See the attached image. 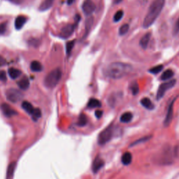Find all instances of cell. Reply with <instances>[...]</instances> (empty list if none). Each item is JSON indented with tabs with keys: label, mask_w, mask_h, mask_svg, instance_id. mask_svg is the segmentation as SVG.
Listing matches in <instances>:
<instances>
[{
	"label": "cell",
	"mask_w": 179,
	"mask_h": 179,
	"mask_svg": "<svg viewBox=\"0 0 179 179\" xmlns=\"http://www.w3.org/2000/svg\"><path fill=\"white\" fill-rule=\"evenodd\" d=\"M132 69V66L129 64L116 62L107 66L104 72L105 76L110 79H120L128 75Z\"/></svg>",
	"instance_id": "6da1fadb"
},
{
	"label": "cell",
	"mask_w": 179,
	"mask_h": 179,
	"mask_svg": "<svg viewBox=\"0 0 179 179\" xmlns=\"http://www.w3.org/2000/svg\"><path fill=\"white\" fill-rule=\"evenodd\" d=\"M165 0H155L150 6L143 22V27L148 28L154 23L163 9Z\"/></svg>",
	"instance_id": "7a4b0ae2"
},
{
	"label": "cell",
	"mask_w": 179,
	"mask_h": 179,
	"mask_svg": "<svg viewBox=\"0 0 179 179\" xmlns=\"http://www.w3.org/2000/svg\"><path fill=\"white\" fill-rule=\"evenodd\" d=\"M62 78V71L60 69H53L44 79V85L48 88H54L59 83Z\"/></svg>",
	"instance_id": "3957f363"
},
{
	"label": "cell",
	"mask_w": 179,
	"mask_h": 179,
	"mask_svg": "<svg viewBox=\"0 0 179 179\" xmlns=\"http://www.w3.org/2000/svg\"><path fill=\"white\" fill-rule=\"evenodd\" d=\"M174 156V150H173L170 147H167L164 149L161 153H159L156 160L158 163L161 164H169L173 162Z\"/></svg>",
	"instance_id": "277c9868"
},
{
	"label": "cell",
	"mask_w": 179,
	"mask_h": 179,
	"mask_svg": "<svg viewBox=\"0 0 179 179\" xmlns=\"http://www.w3.org/2000/svg\"><path fill=\"white\" fill-rule=\"evenodd\" d=\"M114 134V128L112 126L108 127L102 131L98 137V143L100 145H104L111 139Z\"/></svg>",
	"instance_id": "5b68a950"
},
{
	"label": "cell",
	"mask_w": 179,
	"mask_h": 179,
	"mask_svg": "<svg viewBox=\"0 0 179 179\" xmlns=\"http://www.w3.org/2000/svg\"><path fill=\"white\" fill-rule=\"evenodd\" d=\"M7 100L12 103H16L21 100L23 97V94L20 90L15 88H11L9 89L6 92Z\"/></svg>",
	"instance_id": "8992f818"
},
{
	"label": "cell",
	"mask_w": 179,
	"mask_h": 179,
	"mask_svg": "<svg viewBox=\"0 0 179 179\" xmlns=\"http://www.w3.org/2000/svg\"><path fill=\"white\" fill-rule=\"evenodd\" d=\"M176 80L174 79V80H171V81H166L165 83H162L161 85H160V87L157 90V100H160V99L163 97L164 94L166 93V92L174 87L175 84H176Z\"/></svg>",
	"instance_id": "52a82bcc"
},
{
	"label": "cell",
	"mask_w": 179,
	"mask_h": 179,
	"mask_svg": "<svg viewBox=\"0 0 179 179\" xmlns=\"http://www.w3.org/2000/svg\"><path fill=\"white\" fill-rule=\"evenodd\" d=\"M95 4L92 1V0H85L82 5V9L83 13L87 16H90L93 13L95 10Z\"/></svg>",
	"instance_id": "ba28073f"
},
{
	"label": "cell",
	"mask_w": 179,
	"mask_h": 179,
	"mask_svg": "<svg viewBox=\"0 0 179 179\" xmlns=\"http://www.w3.org/2000/svg\"><path fill=\"white\" fill-rule=\"evenodd\" d=\"M75 30V26L72 24H68L62 29L60 32V36L63 39L69 38L73 34Z\"/></svg>",
	"instance_id": "9c48e42d"
},
{
	"label": "cell",
	"mask_w": 179,
	"mask_h": 179,
	"mask_svg": "<svg viewBox=\"0 0 179 179\" xmlns=\"http://www.w3.org/2000/svg\"><path fill=\"white\" fill-rule=\"evenodd\" d=\"M175 100H176V99H174V100H173L172 102L170 103L169 106L168 107V111H167V113H166L165 119H164V124L166 127L169 126L172 120L173 114H174V104Z\"/></svg>",
	"instance_id": "30bf717a"
},
{
	"label": "cell",
	"mask_w": 179,
	"mask_h": 179,
	"mask_svg": "<svg viewBox=\"0 0 179 179\" xmlns=\"http://www.w3.org/2000/svg\"><path fill=\"white\" fill-rule=\"evenodd\" d=\"M1 110L4 114V115L7 117H11L17 114V112H16L15 110H13L11 107V106H9V105L7 104H1Z\"/></svg>",
	"instance_id": "8fae6325"
},
{
	"label": "cell",
	"mask_w": 179,
	"mask_h": 179,
	"mask_svg": "<svg viewBox=\"0 0 179 179\" xmlns=\"http://www.w3.org/2000/svg\"><path fill=\"white\" fill-rule=\"evenodd\" d=\"M104 160H103L102 158L100 157H96L95 160H94L93 164H92V171H93L94 173H97L99 171H100L101 169L103 167V166H104Z\"/></svg>",
	"instance_id": "7c38bea8"
},
{
	"label": "cell",
	"mask_w": 179,
	"mask_h": 179,
	"mask_svg": "<svg viewBox=\"0 0 179 179\" xmlns=\"http://www.w3.org/2000/svg\"><path fill=\"white\" fill-rule=\"evenodd\" d=\"M151 34L150 32L146 33V34L142 36L141 40H140L139 44L143 49H146L147 48L148 45H149V43L150 42V39H151Z\"/></svg>",
	"instance_id": "4fadbf2b"
},
{
	"label": "cell",
	"mask_w": 179,
	"mask_h": 179,
	"mask_svg": "<svg viewBox=\"0 0 179 179\" xmlns=\"http://www.w3.org/2000/svg\"><path fill=\"white\" fill-rule=\"evenodd\" d=\"M141 104L144 108H147L148 110H153L155 108L153 103L151 102V100L148 97H143L141 100Z\"/></svg>",
	"instance_id": "5bb4252c"
},
{
	"label": "cell",
	"mask_w": 179,
	"mask_h": 179,
	"mask_svg": "<svg viewBox=\"0 0 179 179\" xmlns=\"http://www.w3.org/2000/svg\"><path fill=\"white\" fill-rule=\"evenodd\" d=\"M27 21V18L23 16H19L16 18L15 20V27L17 30H20L22 29L24 25L25 24Z\"/></svg>",
	"instance_id": "9a60e30c"
},
{
	"label": "cell",
	"mask_w": 179,
	"mask_h": 179,
	"mask_svg": "<svg viewBox=\"0 0 179 179\" xmlns=\"http://www.w3.org/2000/svg\"><path fill=\"white\" fill-rule=\"evenodd\" d=\"M30 80L27 77H23L18 82V85L21 90H27L30 87Z\"/></svg>",
	"instance_id": "2e32d148"
},
{
	"label": "cell",
	"mask_w": 179,
	"mask_h": 179,
	"mask_svg": "<svg viewBox=\"0 0 179 179\" xmlns=\"http://www.w3.org/2000/svg\"><path fill=\"white\" fill-rule=\"evenodd\" d=\"M54 1L55 0H44V1L41 4L39 7V10L41 11H46V10H48L52 7Z\"/></svg>",
	"instance_id": "e0dca14e"
},
{
	"label": "cell",
	"mask_w": 179,
	"mask_h": 179,
	"mask_svg": "<svg viewBox=\"0 0 179 179\" xmlns=\"http://www.w3.org/2000/svg\"><path fill=\"white\" fill-rule=\"evenodd\" d=\"M121 161H122V163L124 165H129V164H131V161H132V155H131V154L129 152H126V153H125L123 155L122 158H121Z\"/></svg>",
	"instance_id": "ac0fdd59"
},
{
	"label": "cell",
	"mask_w": 179,
	"mask_h": 179,
	"mask_svg": "<svg viewBox=\"0 0 179 179\" xmlns=\"http://www.w3.org/2000/svg\"><path fill=\"white\" fill-rule=\"evenodd\" d=\"M30 69L34 72H40L43 70V66L39 61H33L30 65Z\"/></svg>",
	"instance_id": "d6986e66"
},
{
	"label": "cell",
	"mask_w": 179,
	"mask_h": 179,
	"mask_svg": "<svg viewBox=\"0 0 179 179\" xmlns=\"http://www.w3.org/2000/svg\"><path fill=\"white\" fill-rule=\"evenodd\" d=\"M133 118V114L131 112H125L122 114L120 116V120L121 123H128L131 122Z\"/></svg>",
	"instance_id": "ffe728a7"
},
{
	"label": "cell",
	"mask_w": 179,
	"mask_h": 179,
	"mask_svg": "<svg viewBox=\"0 0 179 179\" xmlns=\"http://www.w3.org/2000/svg\"><path fill=\"white\" fill-rule=\"evenodd\" d=\"M9 76L12 79H16L21 75V71L19 69H16V68H10L8 71Z\"/></svg>",
	"instance_id": "44dd1931"
},
{
	"label": "cell",
	"mask_w": 179,
	"mask_h": 179,
	"mask_svg": "<svg viewBox=\"0 0 179 179\" xmlns=\"http://www.w3.org/2000/svg\"><path fill=\"white\" fill-rule=\"evenodd\" d=\"M16 166V163L15 162H11V163L9 165V166H8L7 173V179H11L12 178V177H13V176L14 172H15Z\"/></svg>",
	"instance_id": "7402d4cb"
},
{
	"label": "cell",
	"mask_w": 179,
	"mask_h": 179,
	"mask_svg": "<svg viewBox=\"0 0 179 179\" xmlns=\"http://www.w3.org/2000/svg\"><path fill=\"white\" fill-rule=\"evenodd\" d=\"M22 107L27 113H28V114L30 115L32 114V113L34 110V106H32V104L29 102H27V101L22 102Z\"/></svg>",
	"instance_id": "603a6c76"
},
{
	"label": "cell",
	"mask_w": 179,
	"mask_h": 179,
	"mask_svg": "<svg viewBox=\"0 0 179 179\" xmlns=\"http://www.w3.org/2000/svg\"><path fill=\"white\" fill-rule=\"evenodd\" d=\"M121 97H122V96L120 95V94H113L108 97V103L110 105L114 106V105L116 104L117 100L118 101V100H120Z\"/></svg>",
	"instance_id": "cb8c5ba5"
},
{
	"label": "cell",
	"mask_w": 179,
	"mask_h": 179,
	"mask_svg": "<svg viewBox=\"0 0 179 179\" xmlns=\"http://www.w3.org/2000/svg\"><path fill=\"white\" fill-rule=\"evenodd\" d=\"M174 76V71L172 69H167L165 71H164L161 76V80L162 81H168L171 78L173 77Z\"/></svg>",
	"instance_id": "d4e9b609"
},
{
	"label": "cell",
	"mask_w": 179,
	"mask_h": 179,
	"mask_svg": "<svg viewBox=\"0 0 179 179\" xmlns=\"http://www.w3.org/2000/svg\"><path fill=\"white\" fill-rule=\"evenodd\" d=\"M101 106H102L101 102L98 100H97V99H91L88 104V108H99V107H100Z\"/></svg>",
	"instance_id": "484cf974"
},
{
	"label": "cell",
	"mask_w": 179,
	"mask_h": 179,
	"mask_svg": "<svg viewBox=\"0 0 179 179\" xmlns=\"http://www.w3.org/2000/svg\"><path fill=\"white\" fill-rule=\"evenodd\" d=\"M75 45V41H70L67 44V46H66V52H67V55H70L71 53V51H72V49L74 48Z\"/></svg>",
	"instance_id": "4316f807"
},
{
	"label": "cell",
	"mask_w": 179,
	"mask_h": 179,
	"mask_svg": "<svg viewBox=\"0 0 179 179\" xmlns=\"http://www.w3.org/2000/svg\"><path fill=\"white\" fill-rule=\"evenodd\" d=\"M92 24H93V18L89 17L86 20L85 22V34H87L89 32L92 26Z\"/></svg>",
	"instance_id": "83f0119b"
},
{
	"label": "cell",
	"mask_w": 179,
	"mask_h": 179,
	"mask_svg": "<svg viewBox=\"0 0 179 179\" xmlns=\"http://www.w3.org/2000/svg\"><path fill=\"white\" fill-rule=\"evenodd\" d=\"M129 88H130L132 94H134V95L139 93V85H138L137 83H136V82H133V83L130 85V86H129Z\"/></svg>",
	"instance_id": "f1b7e54d"
},
{
	"label": "cell",
	"mask_w": 179,
	"mask_h": 179,
	"mask_svg": "<svg viewBox=\"0 0 179 179\" xmlns=\"http://www.w3.org/2000/svg\"><path fill=\"white\" fill-rule=\"evenodd\" d=\"M129 26L128 24L123 25L120 27V29H119V34L121 35V36H123V35L126 34L127 32L129 31Z\"/></svg>",
	"instance_id": "f546056e"
},
{
	"label": "cell",
	"mask_w": 179,
	"mask_h": 179,
	"mask_svg": "<svg viewBox=\"0 0 179 179\" xmlns=\"http://www.w3.org/2000/svg\"><path fill=\"white\" fill-rule=\"evenodd\" d=\"M163 65H162L155 66V67L152 68V69H149V72L153 74H159L163 69Z\"/></svg>",
	"instance_id": "4dcf8cb0"
},
{
	"label": "cell",
	"mask_w": 179,
	"mask_h": 179,
	"mask_svg": "<svg viewBox=\"0 0 179 179\" xmlns=\"http://www.w3.org/2000/svg\"><path fill=\"white\" fill-rule=\"evenodd\" d=\"M86 123H87V118H86V116L84 114H81V116H80L79 121H78L77 123L78 125L80 127H83L85 126Z\"/></svg>",
	"instance_id": "1f68e13d"
},
{
	"label": "cell",
	"mask_w": 179,
	"mask_h": 179,
	"mask_svg": "<svg viewBox=\"0 0 179 179\" xmlns=\"http://www.w3.org/2000/svg\"><path fill=\"white\" fill-rule=\"evenodd\" d=\"M123 16H124V12H123L122 10L118 11L116 13H115V15L114 16V21L116 22H119L121 19H122Z\"/></svg>",
	"instance_id": "d6a6232c"
},
{
	"label": "cell",
	"mask_w": 179,
	"mask_h": 179,
	"mask_svg": "<svg viewBox=\"0 0 179 179\" xmlns=\"http://www.w3.org/2000/svg\"><path fill=\"white\" fill-rule=\"evenodd\" d=\"M32 116L34 120H37L38 118H39L41 116H42V111L39 108H34V111H33Z\"/></svg>",
	"instance_id": "836d02e7"
},
{
	"label": "cell",
	"mask_w": 179,
	"mask_h": 179,
	"mask_svg": "<svg viewBox=\"0 0 179 179\" xmlns=\"http://www.w3.org/2000/svg\"><path fill=\"white\" fill-rule=\"evenodd\" d=\"M151 138V136H147V137H144L141 138V139H140L139 140H137V141H136L135 142H134L132 144H131V146H136L137 144H139V143H144V142H146L147 141H149Z\"/></svg>",
	"instance_id": "e575fe53"
},
{
	"label": "cell",
	"mask_w": 179,
	"mask_h": 179,
	"mask_svg": "<svg viewBox=\"0 0 179 179\" xmlns=\"http://www.w3.org/2000/svg\"><path fill=\"white\" fill-rule=\"evenodd\" d=\"M7 22H2L1 24H0V34H4L7 31Z\"/></svg>",
	"instance_id": "d590c367"
},
{
	"label": "cell",
	"mask_w": 179,
	"mask_h": 179,
	"mask_svg": "<svg viewBox=\"0 0 179 179\" xmlns=\"http://www.w3.org/2000/svg\"><path fill=\"white\" fill-rule=\"evenodd\" d=\"M178 32H179V18H178V20H176V24H175L174 25V30H173V34L174 35H176Z\"/></svg>",
	"instance_id": "8d00e7d4"
},
{
	"label": "cell",
	"mask_w": 179,
	"mask_h": 179,
	"mask_svg": "<svg viewBox=\"0 0 179 179\" xmlns=\"http://www.w3.org/2000/svg\"><path fill=\"white\" fill-rule=\"evenodd\" d=\"M7 80V77L5 71H0V81H6Z\"/></svg>",
	"instance_id": "74e56055"
},
{
	"label": "cell",
	"mask_w": 179,
	"mask_h": 179,
	"mask_svg": "<svg viewBox=\"0 0 179 179\" xmlns=\"http://www.w3.org/2000/svg\"><path fill=\"white\" fill-rule=\"evenodd\" d=\"M6 64H7V61H6V59L4 58L2 56H1L0 55V66H4L6 65Z\"/></svg>",
	"instance_id": "f35d334b"
},
{
	"label": "cell",
	"mask_w": 179,
	"mask_h": 179,
	"mask_svg": "<svg viewBox=\"0 0 179 179\" xmlns=\"http://www.w3.org/2000/svg\"><path fill=\"white\" fill-rule=\"evenodd\" d=\"M102 114H103V111H102L97 110V111H95V116L97 117V118H101V117L102 116Z\"/></svg>",
	"instance_id": "ab89813d"
},
{
	"label": "cell",
	"mask_w": 179,
	"mask_h": 179,
	"mask_svg": "<svg viewBox=\"0 0 179 179\" xmlns=\"http://www.w3.org/2000/svg\"><path fill=\"white\" fill-rule=\"evenodd\" d=\"M12 3L16 4H20L24 1V0H9Z\"/></svg>",
	"instance_id": "60d3db41"
},
{
	"label": "cell",
	"mask_w": 179,
	"mask_h": 179,
	"mask_svg": "<svg viewBox=\"0 0 179 179\" xmlns=\"http://www.w3.org/2000/svg\"><path fill=\"white\" fill-rule=\"evenodd\" d=\"M37 42H38L37 39H31L30 40V44L32 45V46H38V45H39V44H37Z\"/></svg>",
	"instance_id": "b9f144b4"
},
{
	"label": "cell",
	"mask_w": 179,
	"mask_h": 179,
	"mask_svg": "<svg viewBox=\"0 0 179 179\" xmlns=\"http://www.w3.org/2000/svg\"><path fill=\"white\" fill-rule=\"evenodd\" d=\"M74 1H75V0H67V4L71 5L74 2Z\"/></svg>",
	"instance_id": "7bdbcfd3"
},
{
	"label": "cell",
	"mask_w": 179,
	"mask_h": 179,
	"mask_svg": "<svg viewBox=\"0 0 179 179\" xmlns=\"http://www.w3.org/2000/svg\"><path fill=\"white\" fill-rule=\"evenodd\" d=\"M123 0H114V3L116 4H118L120 3Z\"/></svg>",
	"instance_id": "ee69618b"
}]
</instances>
